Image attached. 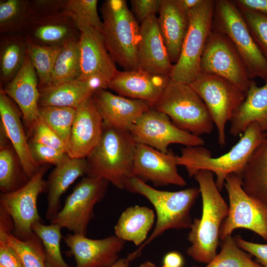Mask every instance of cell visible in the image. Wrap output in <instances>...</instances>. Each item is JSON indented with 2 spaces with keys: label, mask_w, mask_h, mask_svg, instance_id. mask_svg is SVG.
I'll return each mask as SVG.
<instances>
[{
  "label": "cell",
  "mask_w": 267,
  "mask_h": 267,
  "mask_svg": "<svg viewBox=\"0 0 267 267\" xmlns=\"http://www.w3.org/2000/svg\"><path fill=\"white\" fill-rule=\"evenodd\" d=\"M193 177L202 196V213L200 219L192 221L187 236L191 245L186 253L195 262L207 265L218 254L220 231L228 216L229 207L217 186L212 172L200 170Z\"/></svg>",
  "instance_id": "obj_1"
},
{
  "label": "cell",
  "mask_w": 267,
  "mask_h": 267,
  "mask_svg": "<svg viewBox=\"0 0 267 267\" xmlns=\"http://www.w3.org/2000/svg\"><path fill=\"white\" fill-rule=\"evenodd\" d=\"M266 135L258 124L254 122L248 125L238 142L225 154L213 157L210 151L202 146H185L181 148V155L176 156L177 163L185 167L190 177L200 170L211 171L216 175L215 182L221 191L229 174L240 175Z\"/></svg>",
  "instance_id": "obj_2"
},
{
  "label": "cell",
  "mask_w": 267,
  "mask_h": 267,
  "mask_svg": "<svg viewBox=\"0 0 267 267\" xmlns=\"http://www.w3.org/2000/svg\"><path fill=\"white\" fill-rule=\"evenodd\" d=\"M136 143L130 131L104 124L101 137L86 158V176L104 179L126 189L132 171Z\"/></svg>",
  "instance_id": "obj_3"
},
{
  "label": "cell",
  "mask_w": 267,
  "mask_h": 267,
  "mask_svg": "<svg viewBox=\"0 0 267 267\" xmlns=\"http://www.w3.org/2000/svg\"><path fill=\"white\" fill-rule=\"evenodd\" d=\"M126 189L147 199L154 207L157 216L151 234L137 250L131 253L135 259L144 247L166 230L190 229L192 223L191 210L200 193L199 188L189 187L178 191L160 190L133 176Z\"/></svg>",
  "instance_id": "obj_4"
},
{
  "label": "cell",
  "mask_w": 267,
  "mask_h": 267,
  "mask_svg": "<svg viewBox=\"0 0 267 267\" xmlns=\"http://www.w3.org/2000/svg\"><path fill=\"white\" fill-rule=\"evenodd\" d=\"M100 11L101 34L111 57L125 71L138 69L136 52L140 26L126 0H106Z\"/></svg>",
  "instance_id": "obj_5"
},
{
  "label": "cell",
  "mask_w": 267,
  "mask_h": 267,
  "mask_svg": "<svg viewBox=\"0 0 267 267\" xmlns=\"http://www.w3.org/2000/svg\"><path fill=\"white\" fill-rule=\"evenodd\" d=\"M212 30L226 36L241 56L250 80H267V60L234 0H215Z\"/></svg>",
  "instance_id": "obj_6"
},
{
  "label": "cell",
  "mask_w": 267,
  "mask_h": 267,
  "mask_svg": "<svg viewBox=\"0 0 267 267\" xmlns=\"http://www.w3.org/2000/svg\"><path fill=\"white\" fill-rule=\"evenodd\" d=\"M153 108L167 115L178 128L199 136L214 124L204 101L190 85L172 80Z\"/></svg>",
  "instance_id": "obj_7"
},
{
  "label": "cell",
  "mask_w": 267,
  "mask_h": 267,
  "mask_svg": "<svg viewBox=\"0 0 267 267\" xmlns=\"http://www.w3.org/2000/svg\"><path fill=\"white\" fill-rule=\"evenodd\" d=\"M215 0H202L189 10L190 24L179 57L170 77L174 81L190 85L201 73L200 61L207 37L212 30Z\"/></svg>",
  "instance_id": "obj_8"
},
{
  "label": "cell",
  "mask_w": 267,
  "mask_h": 267,
  "mask_svg": "<svg viewBox=\"0 0 267 267\" xmlns=\"http://www.w3.org/2000/svg\"><path fill=\"white\" fill-rule=\"evenodd\" d=\"M190 85L208 109L217 128L220 145H225L226 124L245 100V93L222 77L201 72Z\"/></svg>",
  "instance_id": "obj_9"
},
{
  "label": "cell",
  "mask_w": 267,
  "mask_h": 267,
  "mask_svg": "<svg viewBox=\"0 0 267 267\" xmlns=\"http://www.w3.org/2000/svg\"><path fill=\"white\" fill-rule=\"evenodd\" d=\"M109 182L86 176L74 187L51 223L59 225L74 234L86 235L94 218V208L104 197Z\"/></svg>",
  "instance_id": "obj_10"
},
{
  "label": "cell",
  "mask_w": 267,
  "mask_h": 267,
  "mask_svg": "<svg viewBox=\"0 0 267 267\" xmlns=\"http://www.w3.org/2000/svg\"><path fill=\"white\" fill-rule=\"evenodd\" d=\"M47 166H41L37 173L22 187L9 193L0 194V207L11 217L14 223L12 234L24 240L33 233V226L43 222L38 211L39 196L46 191V181L44 177Z\"/></svg>",
  "instance_id": "obj_11"
},
{
  "label": "cell",
  "mask_w": 267,
  "mask_h": 267,
  "mask_svg": "<svg viewBox=\"0 0 267 267\" xmlns=\"http://www.w3.org/2000/svg\"><path fill=\"white\" fill-rule=\"evenodd\" d=\"M201 73L222 77L246 94L251 82L239 52L225 35L211 30L200 61Z\"/></svg>",
  "instance_id": "obj_12"
},
{
  "label": "cell",
  "mask_w": 267,
  "mask_h": 267,
  "mask_svg": "<svg viewBox=\"0 0 267 267\" xmlns=\"http://www.w3.org/2000/svg\"><path fill=\"white\" fill-rule=\"evenodd\" d=\"M224 186L228 196V214L220 231L222 240L236 229L250 230L267 241V211L258 205L243 190L239 174L232 173L226 178Z\"/></svg>",
  "instance_id": "obj_13"
},
{
  "label": "cell",
  "mask_w": 267,
  "mask_h": 267,
  "mask_svg": "<svg viewBox=\"0 0 267 267\" xmlns=\"http://www.w3.org/2000/svg\"><path fill=\"white\" fill-rule=\"evenodd\" d=\"M136 143L152 147L163 153L169 152L172 143L185 146H202L203 139L175 126L165 114L151 107L140 116L130 128Z\"/></svg>",
  "instance_id": "obj_14"
},
{
  "label": "cell",
  "mask_w": 267,
  "mask_h": 267,
  "mask_svg": "<svg viewBox=\"0 0 267 267\" xmlns=\"http://www.w3.org/2000/svg\"><path fill=\"white\" fill-rule=\"evenodd\" d=\"M176 156L171 150L163 153L149 146L137 143L132 171L133 176L156 186L186 185L179 174Z\"/></svg>",
  "instance_id": "obj_15"
},
{
  "label": "cell",
  "mask_w": 267,
  "mask_h": 267,
  "mask_svg": "<svg viewBox=\"0 0 267 267\" xmlns=\"http://www.w3.org/2000/svg\"><path fill=\"white\" fill-rule=\"evenodd\" d=\"M64 240L69 248L67 254L74 256L76 267H110L120 259L125 244L115 235L94 239L69 233Z\"/></svg>",
  "instance_id": "obj_16"
},
{
  "label": "cell",
  "mask_w": 267,
  "mask_h": 267,
  "mask_svg": "<svg viewBox=\"0 0 267 267\" xmlns=\"http://www.w3.org/2000/svg\"><path fill=\"white\" fill-rule=\"evenodd\" d=\"M104 122L92 95L76 108L67 154L72 158H86L99 142Z\"/></svg>",
  "instance_id": "obj_17"
},
{
  "label": "cell",
  "mask_w": 267,
  "mask_h": 267,
  "mask_svg": "<svg viewBox=\"0 0 267 267\" xmlns=\"http://www.w3.org/2000/svg\"><path fill=\"white\" fill-rule=\"evenodd\" d=\"M136 59L138 69L156 75H170L173 64L161 34L156 14L150 15L141 23Z\"/></svg>",
  "instance_id": "obj_18"
},
{
  "label": "cell",
  "mask_w": 267,
  "mask_h": 267,
  "mask_svg": "<svg viewBox=\"0 0 267 267\" xmlns=\"http://www.w3.org/2000/svg\"><path fill=\"white\" fill-rule=\"evenodd\" d=\"M171 80L169 76L153 75L138 69L118 70L108 88L119 95L148 102L153 107Z\"/></svg>",
  "instance_id": "obj_19"
},
{
  "label": "cell",
  "mask_w": 267,
  "mask_h": 267,
  "mask_svg": "<svg viewBox=\"0 0 267 267\" xmlns=\"http://www.w3.org/2000/svg\"><path fill=\"white\" fill-rule=\"evenodd\" d=\"M80 34L81 74L78 80L84 81L99 76L110 82L118 70L105 46L101 32L86 27L80 30Z\"/></svg>",
  "instance_id": "obj_20"
},
{
  "label": "cell",
  "mask_w": 267,
  "mask_h": 267,
  "mask_svg": "<svg viewBox=\"0 0 267 267\" xmlns=\"http://www.w3.org/2000/svg\"><path fill=\"white\" fill-rule=\"evenodd\" d=\"M92 97L104 125L129 131L144 112L153 107L148 102L116 95L106 89L95 92Z\"/></svg>",
  "instance_id": "obj_21"
},
{
  "label": "cell",
  "mask_w": 267,
  "mask_h": 267,
  "mask_svg": "<svg viewBox=\"0 0 267 267\" xmlns=\"http://www.w3.org/2000/svg\"><path fill=\"white\" fill-rule=\"evenodd\" d=\"M0 125L15 151L22 169L29 179L39 171L40 166L33 160L23 128L22 113L15 102L0 89Z\"/></svg>",
  "instance_id": "obj_22"
},
{
  "label": "cell",
  "mask_w": 267,
  "mask_h": 267,
  "mask_svg": "<svg viewBox=\"0 0 267 267\" xmlns=\"http://www.w3.org/2000/svg\"><path fill=\"white\" fill-rule=\"evenodd\" d=\"M189 11L180 0H161L159 28L172 63L178 61L189 24Z\"/></svg>",
  "instance_id": "obj_23"
},
{
  "label": "cell",
  "mask_w": 267,
  "mask_h": 267,
  "mask_svg": "<svg viewBox=\"0 0 267 267\" xmlns=\"http://www.w3.org/2000/svg\"><path fill=\"white\" fill-rule=\"evenodd\" d=\"M0 89L17 104L30 129L38 120L40 94L38 78L28 55L19 72Z\"/></svg>",
  "instance_id": "obj_24"
},
{
  "label": "cell",
  "mask_w": 267,
  "mask_h": 267,
  "mask_svg": "<svg viewBox=\"0 0 267 267\" xmlns=\"http://www.w3.org/2000/svg\"><path fill=\"white\" fill-rule=\"evenodd\" d=\"M23 35L27 41L38 45L63 47L79 41L81 34L74 21L62 12L37 17Z\"/></svg>",
  "instance_id": "obj_25"
},
{
  "label": "cell",
  "mask_w": 267,
  "mask_h": 267,
  "mask_svg": "<svg viewBox=\"0 0 267 267\" xmlns=\"http://www.w3.org/2000/svg\"><path fill=\"white\" fill-rule=\"evenodd\" d=\"M87 171L86 158H72L68 155L55 166L46 181V220L50 221L55 218L61 209V196L76 179L86 175Z\"/></svg>",
  "instance_id": "obj_26"
},
{
  "label": "cell",
  "mask_w": 267,
  "mask_h": 267,
  "mask_svg": "<svg viewBox=\"0 0 267 267\" xmlns=\"http://www.w3.org/2000/svg\"><path fill=\"white\" fill-rule=\"evenodd\" d=\"M229 133L236 137L250 124L257 123L267 133V80L261 87L251 80L246 98L234 112L230 120Z\"/></svg>",
  "instance_id": "obj_27"
},
{
  "label": "cell",
  "mask_w": 267,
  "mask_h": 267,
  "mask_svg": "<svg viewBox=\"0 0 267 267\" xmlns=\"http://www.w3.org/2000/svg\"><path fill=\"white\" fill-rule=\"evenodd\" d=\"M244 192L267 211V133L240 174Z\"/></svg>",
  "instance_id": "obj_28"
},
{
  "label": "cell",
  "mask_w": 267,
  "mask_h": 267,
  "mask_svg": "<svg viewBox=\"0 0 267 267\" xmlns=\"http://www.w3.org/2000/svg\"><path fill=\"white\" fill-rule=\"evenodd\" d=\"M155 216L153 210L147 207H128L121 214L114 226L115 235L125 241L140 246L147 240Z\"/></svg>",
  "instance_id": "obj_29"
},
{
  "label": "cell",
  "mask_w": 267,
  "mask_h": 267,
  "mask_svg": "<svg viewBox=\"0 0 267 267\" xmlns=\"http://www.w3.org/2000/svg\"><path fill=\"white\" fill-rule=\"evenodd\" d=\"M27 41L22 34H0V85L3 88L22 67L27 55Z\"/></svg>",
  "instance_id": "obj_30"
},
{
  "label": "cell",
  "mask_w": 267,
  "mask_h": 267,
  "mask_svg": "<svg viewBox=\"0 0 267 267\" xmlns=\"http://www.w3.org/2000/svg\"><path fill=\"white\" fill-rule=\"evenodd\" d=\"M39 89V106L76 109L84 100L92 95L85 82L78 80Z\"/></svg>",
  "instance_id": "obj_31"
},
{
  "label": "cell",
  "mask_w": 267,
  "mask_h": 267,
  "mask_svg": "<svg viewBox=\"0 0 267 267\" xmlns=\"http://www.w3.org/2000/svg\"><path fill=\"white\" fill-rule=\"evenodd\" d=\"M38 17L29 0H0V34H22Z\"/></svg>",
  "instance_id": "obj_32"
},
{
  "label": "cell",
  "mask_w": 267,
  "mask_h": 267,
  "mask_svg": "<svg viewBox=\"0 0 267 267\" xmlns=\"http://www.w3.org/2000/svg\"><path fill=\"white\" fill-rule=\"evenodd\" d=\"M29 178L24 173L13 148L7 142L0 143V189L9 193L24 186Z\"/></svg>",
  "instance_id": "obj_33"
},
{
  "label": "cell",
  "mask_w": 267,
  "mask_h": 267,
  "mask_svg": "<svg viewBox=\"0 0 267 267\" xmlns=\"http://www.w3.org/2000/svg\"><path fill=\"white\" fill-rule=\"evenodd\" d=\"M80 74L79 41H73L62 47L46 86H56L77 80Z\"/></svg>",
  "instance_id": "obj_34"
},
{
  "label": "cell",
  "mask_w": 267,
  "mask_h": 267,
  "mask_svg": "<svg viewBox=\"0 0 267 267\" xmlns=\"http://www.w3.org/2000/svg\"><path fill=\"white\" fill-rule=\"evenodd\" d=\"M61 229L57 224L50 223L46 225L43 222H38L32 227L33 231L42 241L47 267H70L61 255Z\"/></svg>",
  "instance_id": "obj_35"
},
{
  "label": "cell",
  "mask_w": 267,
  "mask_h": 267,
  "mask_svg": "<svg viewBox=\"0 0 267 267\" xmlns=\"http://www.w3.org/2000/svg\"><path fill=\"white\" fill-rule=\"evenodd\" d=\"M76 112V109L70 107L39 106L38 119L50 128L68 148Z\"/></svg>",
  "instance_id": "obj_36"
},
{
  "label": "cell",
  "mask_w": 267,
  "mask_h": 267,
  "mask_svg": "<svg viewBox=\"0 0 267 267\" xmlns=\"http://www.w3.org/2000/svg\"><path fill=\"white\" fill-rule=\"evenodd\" d=\"M0 242H6L15 250L24 267H47L42 241L35 233L24 240L11 233L0 237Z\"/></svg>",
  "instance_id": "obj_37"
},
{
  "label": "cell",
  "mask_w": 267,
  "mask_h": 267,
  "mask_svg": "<svg viewBox=\"0 0 267 267\" xmlns=\"http://www.w3.org/2000/svg\"><path fill=\"white\" fill-rule=\"evenodd\" d=\"M221 240L220 253L204 267H263L237 245L231 235Z\"/></svg>",
  "instance_id": "obj_38"
},
{
  "label": "cell",
  "mask_w": 267,
  "mask_h": 267,
  "mask_svg": "<svg viewBox=\"0 0 267 267\" xmlns=\"http://www.w3.org/2000/svg\"><path fill=\"white\" fill-rule=\"evenodd\" d=\"M62 47L43 46L27 41V55L36 72L39 89L48 85Z\"/></svg>",
  "instance_id": "obj_39"
},
{
  "label": "cell",
  "mask_w": 267,
  "mask_h": 267,
  "mask_svg": "<svg viewBox=\"0 0 267 267\" xmlns=\"http://www.w3.org/2000/svg\"><path fill=\"white\" fill-rule=\"evenodd\" d=\"M97 0H67L63 11L75 22L79 30L93 28L101 32L102 22L97 10Z\"/></svg>",
  "instance_id": "obj_40"
},
{
  "label": "cell",
  "mask_w": 267,
  "mask_h": 267,
  "mask_svg": "<svg viewBox=\"0 0 267 267\" xmlns=\"http://www.w3.org/2000/svg\"><path fill=\"white\" fill-rule=\"evenodd\" d=\"M238 8L254 41L267 60V14Z\"/></svg>",
  "instance_id": "obj_41"
},
{
  "label": "cell",
  "mask_w": 267,
  "mask_h": 267,
  "mask_svg": "<svg viewBox=\"0 0 267 267\" xmlns=\"http://www.w3.org/2000/svg\"><path fill=\"white\" fill-rule=\"evenodd\" d=\"M30 131L31 141L67 153V148L62 140L42 121L38 119Z\"/></svg>",
  "instance_id": "obj_42"
},
{
  "label": "cell",
  "mask_w": 267,
  "mask_h": 267,
  "mask_svg": "<svg viewBox=\"0 0 267 267\" xmlns=\"http://www.w3.org/2000/svg\"><path fill=\"white\" fill-rule=\"evenodd\" d=\"M29 144L33 160L40 166L42 164H52L55 166L67 155L64 152L31 140Z\"/></svg>",
  "instance_id": "obj_43"
},
{
  "label": "cell",
  "mask_w": 267,
  "mask_h": 267,
  "mask_svg": "<svg viewBox=\"0 0 267 267\" xmlns=\"http://www.w3.org/2000/svg\"><path fill=\"white\" fill-rule=\"evenodd\" d=\"M67 0H31L32 8L38 17L47 16L62 12Z\"/></svg>",
  "instance_id": "obj_44"
},
{
  "label": "cell",
  "mask_w": 267,
  "mask_h": 267,
  "mask_svg": "<svg viewBox=\"0 0 267 267\" xmlns=\"http://www.w3.org/2000/svg\"><path fill=\"white\" fill-rule=\"evenodd\" d=\"M130 2L135 19L142 23L150 15L159 12L161 0H131Z\"/></svg>",
  "instance_id": "obj_45"
},
{
  "label": "cell",
  "mask_w": 267,
  "mask_h": 267,
  "mask_svg": "<svg viewBox=\"0 0 267 267\" xmlns=\"http://www.w3.org/2000/svg\"><path fill=\"white\" fill-rule=\"evenodd\" d=\"M234 238L241 249L255 257L256 262L263 267H267V243L260 244L247 241L238 236Z\"/></svg>",
  "instance_id": "obj_46"
},
{
  "label": "cell",
  "mask_w": 267,
  "mask_h": 267,
  "mask_svg": "<svg viewBox=\"0 0 267 267\" xmlns=\"http://www.w3.org/2000/svg\"><path fill=\"white\" fill-rule=\"evenodd\" d=\"M0 265L3 267H24L17 252L5 242H0Z\"/></svg>",
  "instance_id": "obj_47"
},
{
  "label": "cell",
  "mask_w": 267,
  "mask_h": 267,
  "mask_svg": "<svg viewBox=\"0 0 267 267\" xmlns=\"http://www.w3.org/2000/svg\"><path fill=\"white\" fill-rule=\"evenodd\" d=\"M238 7L267 14V0H235Z\"/></svg>",
  "instance_id": "obj_48"
},
{
  "label": "cell",
  "mask_w": 267,
  "mask_h": 267,
  "mask_svg": "<svg viewBox=\"0 0 267 267\" xmlns=\"http://www.w3.org/2000/svg\"><path fill=\"white\" fill-rule=\"evenodd\" d=\"M14 223L11 217L0 207V237L12 233Z\"/></svg>",
  "instance_id": "obj_49"
},
{
  "label": "cell",
  "mask_w": 267,
  "mask_h": 267,
  "mask_svg": "<svg viewBox=\"0 0 267 267\" xmlns=\"http://www.w3.org/2000/svg\"><path fill=\"white\" fill-rule=\"evenodd\" d=\"M183 259L182 255L177 252H170L166 254L163 258V265L169 267H182Z\"/></svg>",
  "instance_id": "obj_50"
},
{
  "label": "cell",
  "mask_w": 267,
  "mask_h": 267,
  "mask_svg": "<svg viewBox=\"0 0 267 267\" xmlns=\"http://www.w3.org/2000/svg\"><path fill=\"white\" fill-rule=\"evenodd\" d=\"M134 260V259L129 254L126 258H120L110 267H129L130 263Z\"/></svg>",
  "instance_id": "obj_51"
},
{
  "label": "cell",
  "mask_w": 267,
  "mask_h": 267,
  "mask_svg": "<svg viewBox=\"0 0 267 267\" xmlns=\"http://www.w3.org/2000/svg\"><path fill=\"white\" fill-rule=\"evenodd\" d=\"M202 0H180L183 7L189 11L198 6Z\"/></svg>",
  "instance_id": "obj_52"
},
{
  "label": "cell",
  "mask_w": 267,
  "mask_h": 267,
  "mask_svg": "<svg viewBox=\"0 0 267 267\" xmlns=\"http://www.w3.org/2000/svg\"><path fill=\"white\" fill-rule=\"evenodd\" d=\"M137 267H157V266L152 262L146 261Z\"/></svg>",
  "instance_id": "obj_53"
},
{
  "label": "cell",
  "mask_w": 267,
  "mask_h": 267,
  "mask_svg": "<svg viewBox=\"0 0 267 267\" xmlns=\"http://www.w3.org/2000/svg\"><path fill=\"white\" fill-rule=\"evenodd\" d=\"M162 267H169L163 265Z\"/></svg>",
  "instance_id": "obj_54"
},
{
  "label": "cell",
  "mask_w": 267,
  "mask_h": 267,
  "mask_svg": "<svg viewBox=\"0 0 267 267\" xmlns=\"http://www.w3.org/2000/svg\"><path fill=\"white\" fill-rule=\"evenodd\" d=\"M0 267H3L0 265Z\"/></svg>",
  "instance_id": "obj_55"
}]
</instances>
